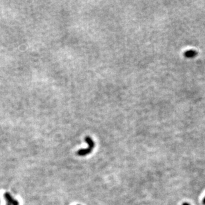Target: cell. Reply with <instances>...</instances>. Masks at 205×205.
Masks as SVG:
<instances>
[{
  "instance_id": "6da1fadb",
  "label": "cell",
  "mask_w": 205,
  "mask_h": 205,
  "mask_svg": "<svg viewBox=\"0 0 205 205\" xmlns=\"http://www.w3.org/2000/svg\"><path fill=\"white\" fill-rule=\"evenodd\" d=\"M4 199L6 200L7 204H12V205H19V202L17 200H15L14 198H12L11 195L9 193H5L3 195Z\"/></svg>"
},
{
  "instance_id": "7a4b0ae2",
  "label": "cell",
  "mask_w": 205,
  "mask_h": 205,
  "mask_svg": "<svg viewBox=\"0 0 205 205\" xmlns=\"http://www.w3.org/2000/svg\"><path fill=\"white\" fill-rule=\"evenodd\" d=\"M93 149H91V147H88V148H85V149H82V150H79L77 152V154L78 155H80V156H85L88 155L89 153H91Z\"/></svg>"
},
{
  "instance_id": "3957f363",
  "label": "cell",
  "mask_w": 205,
  "mask_h": 205,
  "mask_svg": "<svg viewBox=\"0 0 205 205\" xmlns=\"http://www.w3.org/2000/svg\"><path fill=\"white\" fill-rule=\"evenodd\" d=\"M184 55L187 58H193L197 55V52L194 50L186 51L185 52Z\"/></svg>"
},
{
  "instance_id": "277c9868",
  "label": "cell",
  "mask_w": 205,
  "mask_h": 205,
  "mask_svg": "<svg viewBox=\"0 0 205 205\" xmlns=\"http://www.w3.org/2000/svg\"><path fill=\"white\" fill-rule=\"evenodd\" d=\"M85 141L88 143L89 147H91V149H93V147L95 146V143L92 139H91L89 136H86L85 137Z\"/></svg>"
},
{
  "instance_id": "5b68a950",
  "label": "cell",
  "mask_w": 205,
  "mask_h": 205,
  "mask_svg": "<svg viewBox=\"0 0 205 205\" xmlns=\"http://www.w3.org/2000/svg\"><path fill=\"white\" fill-rule=\"evenodd\" d=\"M182 205H190V204L188 203H182Z\"/></svg>"
},
{
  "instance_id": "8992f818",
  "label": "cell",
  "mask_w": 205,
  "mask_h": 205,
  "mask_svg": "<svg viewBox=\"0 0 205 205\" xmlns=\"http://www.w3.org/2000/svg\"><path fill=\"white\" fill-rule=\"evenodd\" d=\"M203 204H204V205H205V197L203 199Z\"/></svg>"
},
{
  "instance_id": "52a82bcc",
  "label": "cell",
  "mask_w": 205,
  "mask_h": 205,
  "mask_svg": "<svg viewBox=\"0 0 205 205\" xmlns=\"http://www.w3.org/2000/svg\"><path fill=\"white\" fill-rule=\"evenodd\" d=\"M7 205H10V204H7Z\"/></svg>"
}]
</instances>
